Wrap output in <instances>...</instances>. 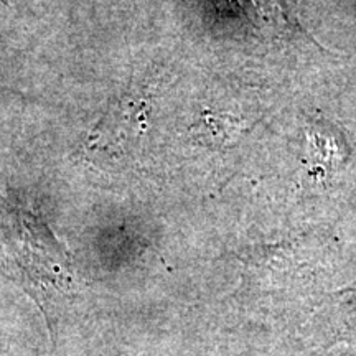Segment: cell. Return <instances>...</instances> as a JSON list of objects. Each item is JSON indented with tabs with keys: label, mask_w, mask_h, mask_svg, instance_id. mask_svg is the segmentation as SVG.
<instances>
[{
	"label": "cell",
	"mask_w": 356,
	"mask_h": 356,
	"mask_svg": "<svg viewBox=\"0 0 356 356\" xmlns=\"http://www.w3.org/2000/svg\"><path fill=\"white\" fill-rule=\"evenodd\" d=\"M6 261L19 275L20 286L47 314L48 299L76 289L68 256L51 231L24 210L6 213L0 226Z\"/></svg>",
	"instance_id": "1"
}]
</instances>
